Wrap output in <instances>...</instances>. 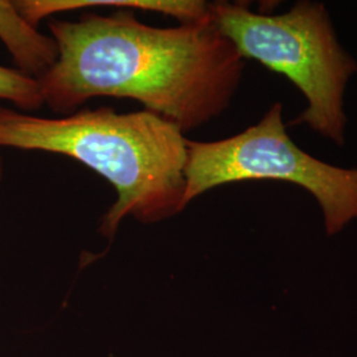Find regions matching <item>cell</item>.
<instances>
[{
	"label": "cell",
	"instance_id": "obj_1",
	"mask_svg": "<svg viewBox=\"0 0 357 357\" xmlns=\"http://www.w3.org/2000/svg\"><path fill=\"white\" fill-rule=\"evenodd\" d=\"M48 26L59 57L38 82L60 114L96 97L128 98L185 134L227 112L243 79L245 60L212 16L153 26L121 10Z\"/></svg>",
	"mask_w": 357,
	"mask_h": 357
},
{
	"label": "cell",
	"instance_id": "obj_2",
	"mask_svg": "<svg viewBox=\"0 0 357 357\" xmlns=\"http://www.w3.org/2000/svg\"><path fill=\"white\" fill-rule=\"evenodd\" d=\"M0 147L65 155L106 178L116 191L100 227L106 238L126 217L156 224L185 209L187 138L144 109L98 107L45 118L0 105Z\"/></svg>",
	"mask_w": 357,
	"mask_h": 357
},
{
	"label": "cell",
	"instance_id": "obj_3",
	"mask_svg": "<svg viewBox=\"0 0 357 357\" xmlns=\"http://www.w3.org/2000/svg\"><path fill=\"white\" fill-rule=\"evenodd\" d=\"M220 32L245 59L286 77L301 90L307 107L293 125H307L337 146L345 143L344 94L357 73L356 60L339 43L326 6L296 1L287 13H253L241 3H209Z\"/></svg>",
	"mask_w": 357,
	"mask_h": 357
},
{
	"label": "cell",
	"instance_id": "obj_4",
	"mask_svg": "<svg viewBox=\"0 0 357 357\" xmlns=\"http://www.w3.org/2000/svg\"><path fill=\"white\" fill-rule=\"evenodd\" d=\"M283 106L274 103L255 125L227 139H187L185 208L216 187L246 180H278L306 190L320 206L328 236L357 220V168L321 162L286 131Z\"/></svg>",
	"mask_w": 357,
	"mask_h": 357
},
{
	"label": "cell",
	"instance_id": "obj_5",
	"mask_svg": "<svg viewBox=\"0 0 357 357\" xmlns=\"http://www.w3.org/2000/svg\"><path fill=\"white\" fill-rule=\"evenodd\" d=\"M13 3L16 10L33 26L53 15L89 7L134 8L163 13L176 17L180 23H195L211 16L209 3L203 0H17Z\"/></svg>",
	"mask_w": 357,
	"mask_h": 357
},
{
	"label": "cell",
	"instance_id": "obj_6",
	"mask_svg": "<svg viewBox=\"0 0 357 357\" xmlns=\"http://www.w3.org/2000/svg\"><path fill=\"white\" fill-rule=\"evenodd\" d=\"M0 40L19 72L38 79L59 57L56 41L26 22L13 1L0 0Z\"/></svg>",
	"mask_w": 357,
	"mask_h": 357
},
{
	"label": "cell",
	"instance_id": "obj_7",
	"mask_svg": "<svg viewBox=\"0 0 357 357\" xmlns=\"http://www.w3.org/2000/svg\"><path fill=\"white\" fill-rule=\"evenodd\" d=\"M0 100L10 101L17 110L32 113L43 105L38 79L26 76L17 69L0 65Z\"/></svg>",
	"mask_w": 357,
	"mask_h": 357
},
{
	"label": "cell",
	"instance_id": "obj_8",
	"mask_svg": "<svg viewBox=\"0 0 357 357\" xmlns=\"http://www.w3.org/2000/svg\"><path fill=\"white\" fill-rule=\"evenodd\" d=\"M3 174H4V165H3V159H1V156H0V181H1V178H3Z\"/></svg>",
	"mask_w": 357,
	"mask_h": 357
}]
</instances>
